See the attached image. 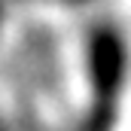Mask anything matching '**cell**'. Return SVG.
Masks as SVG:
<instances>
[{
    "mask_svg": "<svg viewBox=\"0 0 131 131\" xmlns=\"http://www.w3.org/2000/svg\"><path fill=\"white\" fill-rule=\"evenodd\" d=\"M64 3H85V0H64Z\"/></svg>",
    "mask_w": 131,
    "mask_h": 131,
    "instance_id": "3",
    "label": "cell"
},
{
    "mask_svg": "<svg viewBox=\"0 0 131 131\" xmlns=\"http://www.w3.org/2000/svg\"><path fill=\"white\" fill-rule=\"evenodd\" d=\"M128 76V43L110 21L92 25L82 43V79H85V113L82 131H110L116 104L122 101Z\"/></svg>",
    "mask_w": 131,
    "mask_h": 131,
    "instance_id": "1",
    "label": "cell"
},
{
    "mask_svg": "<svg viewBox=\"0 0 131 131\" xmlns=\"http://www.w3.org/2000/svg\"><path fill=\"white\" fill-rule=\"evenodd\" d=\"M0 28H3V0H0Z\"/></svg>",
    "mask_w": 131,
    "mask_h": 131,
    "instance_id": "2",
    "label": "cell"
}]
</instances>
